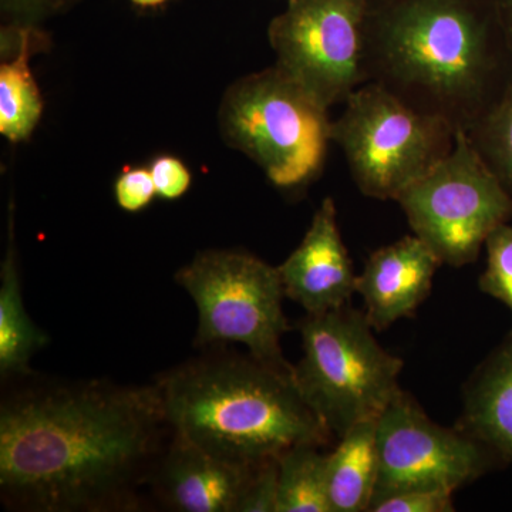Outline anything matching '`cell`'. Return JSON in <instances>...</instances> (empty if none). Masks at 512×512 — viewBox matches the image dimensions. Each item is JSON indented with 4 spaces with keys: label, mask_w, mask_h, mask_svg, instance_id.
Segmentation results:
<instances>
[{
    "label": "cell",
    "mask_w": 512,
    "mask_h": 512,
    "mask_svg": "<svg viewBox=\"0 0 512 512\" xmlns=\"http://www.w3.org/2000/svg\"><path fill=\"white\" fill-rule=\"evenodd\" d=\"M157 383L33 382L0 406V490L36 512L131 511L163 453Z\"/></svg>",
    "instance_id": "obj_1"
},
{
    "label": "cell",
    "mask_w": 512,
    "mask_h": 512,
    "mask_svg": "<svg viewBox=\"0 0 512 512\" xmlns=\"http://www.w3.org/2000/svg\"><path fill=\"white\" fill-rule=\"evenodd\" d=\"M156 383L171 433L234 463L256 466L335 439L299 393L293 369L251 353L197 357Z\"/></svg>",
    "instance_id": "obj_2"
},
{
    "label": "cell",
    "mask_w": 512,
    "mask_h": 512,
    "mask_svg": "<svg viewBox=\"0 0 512 512\" xmlns=\"http://www.w3.org/2000/svg\"><path fill=\"white\" fill-rule=\"evenodd\" d=\"M293 380L335 439L380 414L402 393L403 360L377 342L365 312L349 305L306 315Z\"/></svg>",
    "instance_id": "obj_3"
},
{
    "label": "cell",
    "mask_w": 512,
    "mask_h": 512,
    "mask_svg": "<svg viewBox=\"0 0 512 512\" xmlns=\"http://www.w3.org/2000/svg\"><path fill=\"white\" fill-rule=\"evenodd\" d=\"M328 110L278 66L232 83L220 128L229 147L264 170L275 187H301L322 168L330 141Z\"/></svg>",
    "instance_id": "obj_4"
},
{
    "label": "cell",
    "mask_w": 512,
    "mask_h": 512,
    "mask_svg": "<svg viewBox=\"0 0 512 512\" xmlns=\"http://www.w3.org/2000/svg\"><path fill=\"white\" fill-rule=\"evenodd\" d=\"M198 312V348L241 343L256 359L292 370L281 340L291 330L284 312L285 291L278 266L247 252L210 249L175 275Z\"/></svg>",
    "instance_id": "obj_5"
},
{
    "label": "cell",
    "mask_w": 512,
    "mask_h": 512,
    "mask_svg": "<svg viewBox=\"0 0 512 512\" xmlns=\"http://www.w3.org/2000/svg\"><path fill=\"white\" fill-rule=\"evenodd\" d=\"M397 202L414 235L454 268L476 261L491 232L512 217L510 192L461 128L450 150Z\"/></svg>",
    "instance_id": "obj_6"
},
{
    "label": "cell",
    "mask_w": 512,
    "mask_h": 512,
    "mask_svg": "<svg viewBox=\"0 0 512 512\" xmlns=\"http://www.w3.org/2000/svg\"><path fill=\"white\" fill-rule=\"evenodd\" d=\"M380 52L404 86L441 103L474 99L487 69V35L460 0H406L380 33Z\"/></svg>",
    "instance_id": "obj_7"
},
{
    "label": "cell",
    "mask_w": 512,
    "mask_h": 512,
    "mask_svg": "<svg viewBox=\"0 0 512 512\" xmlns=\"http://www.w3.org/2000/svg\"><path fill=\"white\" fill-rule=\"evenodd\" d=\"M446 120L420 113L383 86L356 89L332 124L357 187L367 197L399 200L450 150Z\"/></svg>",
    "instance_id": "obj_8"
},
{
    "label": "cell",
    "mask_w": 512,
    "mask_h": 512,
    "mask_svg": "<svg viewBox=\"0 0 512 512\" xmlns=\"http://www.w3.org/2000/svg\"><path fill=\"white\" fill-rule=\"evenodd\" d=\"M367 0H289L272 20L276 64L326 109L346 101L363 77Z\"/></svg>",
    "instance_id": "obj_9"
},
{
    "label": "cell",
    "mask_w": 512,
    "mask_h": 512,
    "mask_svg": "<svg viewBox=\"0 0 512 512\" xmlns=\"http://www.w3.org/2000/svg\"><path fill=\"white\" fill-rule=\"evenodd\" d=\"M377 450L379 477L372 504L403 491H456L500 460L460 427L434 423L404 392L377 419Z\"/></svg>",
    "instance_id": "obj_10"
},
{
    "label": "cell",
    "mask_w": 512,
    "mask_h": 512,
    "mask_svg": "<svg viewBox=\"0 0 512 512\" xmlns=\"http://www.w3.org/2000/svg\"><path fill=\"white\" fill-rule=\"evenodd\" d=\"M286 298L308 315L349 305L357 275L345 247L332 198L320 204L299 247L278 266Z\"/></svg>",
    "instance_id": "obj_11"
},
{
    "label": "cell",
    "mask_w": 512,
    "mask_h": 512,
    "mask_svg": "<svg viewBox=\"0 0 512 512\" xmlns=\"http://www.w3.org/2000/svg\"><path fill=\"white\" fill-rule=\"evenodd\" d=\"M254 468L214 456L173 434L148 483L173 511L237 512Z\"/></svg>",
    "instance_id": "obj_12"
},
{
    "label": "cell",
    "mask_w": 512,
    "mask_h": 512,
    "mask_svg": "<svg viewBox=\"0 0 512 512\" xmlns=\"http://www.w3.org/2000/svg\"><path fill=\"white\" fill-rule=\"evenodd\" d=\"M440 265L437 255L416 235L373 252L356 284L372 328L380 332L413 316L430 295Z\"/></svg>",
    "instance_id": "obj_13"
},
{
    "label": "cell",
    "mask_w": 512,
    "mask_h": 512,
    "mask_svg": "<svg viewBox=\"0 0 512 512\" xmlns=\"http://www.w3.org/2000/svg\"><path fill=\"white\" fill-rule=\"evenodd\" d=\"M457 427L500 460L512 461V332L464 384Z\"/></svg>",
    "instance_id": "obj_14"
},
{
    "label": "cell",
    "mask_w": 512,
    "mask_h": 512,
    "mask_svg": "<svg viewBox=\"0 0 512 512\" xmlns=\"http://www.w3.org/2000/svg\"><path fill=\"white\" fill-rule=\"evenodd\" d=\"M0 42V134L10 143H22L32 136L43 114L30 59L49 45V39L40 28L2 25Z\"/></svg>",
    "instance_id": "obj_15"
},
{
    "label": "cell",
    "mask_w": 512,
    "mask_h": 512,
    "mask_svg": "<svg viewBox=\"0 0 512 512\" xmlns=\"http://www.w3.org/2000/svg\"><path fill=\"white\" fill-rule=\"evenodd\" d=\"M49 343V336L30 319L23 301L15 245V207L9 205V239L0 266V375L18 379L30 375V362Z\"/></svg>",
    "instance_id": "obj_16"
},
{
    "label": "cell",
    "mask_w": 512,
    "mask_h": 512,
    "mask_svg": "<svg viewBox=\"0 0 512 512\" xmlns=\"http://www.w3.org/2000/svg\"><path fill=\"white\" fill-rule=\"evenodd\" d=\"M379 477L377 419L356 424L328 453L326 483L332 512L369 511Z\"/></svg>",
    "instance_id": "obj_17"
},
{
    "label": "cell",
    "mask_w": 512,
    "mask_h": 512,
    "mask_svg": "<svg viewBox=\"0 0 512 512\" xmlns=\"http://www.w3.org/2000/svg\"><path fill=\"white\" fill-rule=\"evenodd\" d=\"M301 444L279 457L278 512H332L326 483L328 453Z\"/></svg>",
    "instance_id": "obj_18"
},
{
    "label": "cell",
    "mask_w": 512,
    "mask_h": 512,
    "mask_svg": "<svg viewBox=\"0 0 512 512\" xmlns=\"http://www.w3.org/2000/svg\"><path fill=\"white\" fill-rule=\"evenodd\" d=\"M487 265L480 289L510 309L512 315V224L500 225L485 241Z\"/></svg>",
    "instance_id": "obj_19"
},
{
    "label": "cell",
    "mask_w": 512,
    "mask_h": 512,
    "mask_svg": "<svg viewBox=\"0 0 512 512\" xmlns=\"http://www.w3.org/2000/svg\"><path fill=\"white\" fill-rule=\"evenodd\" d=\"M485 143L495 163V173L512 187V82L485 124Z\"/></svg>",
    "instance_id": "obj_20"
},
{
    "label": "cell",
    "mask_w": 512,
    "mask_h": 512,
    "mask_svg": "<svg viewBox=\"0 0 512 512\" xmlns=\"http://www.w3.org/2000/svg\"><path fill=\"white\" fill-rule=\"evenodd\" d=\"M279 458L256 464L237 512H278Z\"/></svg>",
    "instance_id": "obj_21"
},
{
    "label": "cell",
    "mask_w": 512,
    "mask_h": 512,
    "mask_svg": "<svg viewBox=\"0 0 512 512\" xmlns=\"http://www.w3.org/2000/svg\"><path fill=\"white\" fill-rule=\"evenodd\" d=\"M454 493L444 488L403 491L375 501L369 512H451Z\"/></svg>",
    "instance_id": "obj_22"
},
{
    "label": "cell",
    "mask_w": 512,
    "mask_h": 512,
    "mask_svg": "<svg viewBox=\"0 0 512 512\" xmlns=\"http://www.w3.org/2000/svg\"><path fill=\"white\" fill-rule=\"evenodd\" d=\"M114 197L121 210L136 214L146 210L157 197L150 168L126 167L114 184Z\"/></svg>",
    "instance_id": "obj_23"
},
{
    "label": "cell",
    "mask_w": 512,
    "mask_h": 512,
    "mask_svg": "<svg viewBox=\"0 0 512 512\" xmlns=\"http://www.w3.org/2000/svg\"><path fill=\"white\" fill-rule=\"evenodd\" d=\"M74 2L76 0H0V12L5 26L40 28L47 19L59 15Z\"/></svg>",
    "instance_id": "obj_24"
},
{
    "label": "cell",
    "mask_w": 512,
    "mask_h": 512,
    "mask_svg": "<svg viewBox=\"0 0 512 512\" xmlns=\"http://www.w3.org/2000/svg\"><path fill=\"white\" fill-rule=\"evenodd\" d=\"M151 175L156 185L157 197L165 201L180 200L191 187V171L180 158L158 156L151 161Z\"/></svg>",
    "instance_id": "obj_25"
},
{
    "label": "cell",
    "mask_w": 512,
    "mask_h": 512,
    "mask_svg": "<svg viewBox=\"0 0 512 512\" xmlns=\"http://www.w3.org/2000/svg\"><path fill=\"white\" fill-rule=\"evenodd\" d=\"M130 2L140 6V8H158V6H163L164 3H167L168 0H130Z\"/></svg>",
    "instance_id": "obj_26"
},
{
    "label": "cell",
    "mask_w": 512,
    "mask_h": 512,
    "mask_svg": "<svg viewBox=\"0 0 512 512\" xmlns=\"http://www.w3.org/2000/svg\"><path fill=\"white\" fill-rule=\"evenodd\" d=\"M508 23H510V28L512 32V2L510 5V9H508Z\"/></svg>",
    "instance_id": "obj_27"
}]
</instances>
